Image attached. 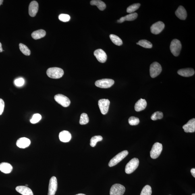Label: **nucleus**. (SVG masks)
Listing matches in <instances>:
<instances>
[{"instance_id": "1", "label": "nucleus", "mask_w": 195, "mask_h": 195, "mask_svg": "<svg viewBox=\"0 0 195 195\" xmlns=\"http://www.w3.org/2000/svg\"><path fill=\"white\" fill-rule=\"evenodd\" d=\"M48 77L54 79H58L63 76L64 71L62 69L57 67L50 68L46 72Z\"/></svg>"}, {"instance_id": "2", "label": "nucleus", "mask_w": 195, "mask_h": 195, "mask_svg": "<svg viewBox=\"0 0 195 195\" xmlns=\"http://www.w3.org/2000/svg\"><path fill=\"white\" fill-rule=\"evenodd\" d=\"M182 45L180 41L177 39H174L171 42L170 49L172 53L175 57H177L180 54Z\"/></svg>"}, {"instance_id": "3", "label": "nucleus", "mask_w": 195, "mask_h": 195, "mask_svg": "<svg viewBox=\"0 0 195 195\" xmlns=\"http://www.w3.org/2000/svg\"><path fill=\"white\" fill-rule=\"evenodd\" d=\"M128 151L127 150L123 151L120 152L110 160L109 163V166L110 167H113L117 165L118 163L126 157L128 155Z\"/></svg>"}, {"instance_id": "4", "label": "nucleus", "mask_w": 195, "mask_h": 195, "mask_svg": "<svg viewBox=\"0 0 195 195\" xmlns=\"http://www.w3.org/2000/svg\"><path fill=\"white\" fill-rule=\"evenodd\" d=\"M139 164L138 159L137 158H133L127 164L125 168V172L128 174L133 173L138 168Z\"/></svg>"}, {"instance_id": "5", "label": "nucleus", "mask_w": 195, "mask_h": 195, "mask_svg": "<svg viewBox=\"0 0 195 195\" xmlns=\"http://www.w3.org/2000/svg\"><path fill=\"white\" fill-rule=\"evenodd\" d=\"M162 150V145L159 142L155 143L152 146L151 150L150 152L151 157L152 159H156L161 155Z\"/></svg>"}, {"instance_id": "6", "label": "nucleus", "mask_w": 195, "mask_h": 195, "mask_svg": "<svg viewBox=\"0 0 195 195\" xmlns=\"http://www.w3.org/2000/svg\"><path fill=\"white\" fill-rule=\"evenodd\" d=\"M162 71L161 65L157 62H154L150 65V73L152 78H155L158 76L161 73Z\"/></svg>"}, {"instance_id": "7", "label": "nucleus", "mask_w": 195, "mask_h": 195, "mask_svg": "<svg viewBox=\"0 0 195 195\" xmlns=\"http://www.w3.org/2000/svg\"><path fill=\"white\" fill-rule=\"evenodd\" d=\"M115 82L111 79H103L96 81L95 82L96 86L101 88H110L114 84Z\"/></svg>"}, {"instance_id": "8", "label": "nucleus", "mask_w": 195, "mask_h": 195, "mask_svg": "<svg viewBox=\"0 0 195 195\" xmlns=\"http://www.w3.org/2000/svg\"><path fill=\"white\" fill-rule=\"evenodd\" d=\"M125 190V187L120 184H114L110 190V195H123Z\"/></svg>"}, {"instance_id": "9", "label": "nucleus", "mask_w": 195, "mask_h": 195, "mask_svg": "<svg viewBox=\"0 0 195 195\" xmlns=\"http://www.w3.org/2000/svg\"><path fill=\"white\" fill-rule=\"evenodd\" d=\"M55 101L64 107H68L70 105L71 101L67 96L61 94H58L54 96Z\"/></svg>"}, {"instance_id": "10", "label": "nucleus", "mask_w": 195, "mask_h": 195, "mask_svg": "<svg viewBox=\"0 0 195 195\" xmlns=\"http://www.w3.org/2000/svg\"><path fill=\"white\" fill-rule=\"evenodd\" d=\"M110 101L108 99H101L98 101V106L101 113L106 115L109 111Z\"/></svg>"}, {"instance_id": "11", "label": "nucleus", "mask_w": 195, "mask_h": 195, "mask_svg": "<svg viewBox=\"0 0 195 195\" xmlns=\"http://www.w3.org/2000/svg\"><path fill=\"white\" fill-rule=\"evenodd\" d=\"M57 188V178L53 176L50 179L49 181V190L48 195H55Z\"/></svg>"}, {"instance_id": "12", "label": "nucleus", "mask_w": 195, "mask_h": 195, "mask_svg": "<svg viewBox=\"0 0 195 195\" xmlns=\"http://www.w3.org/2000/svg\"><path fill=\"white\" fill-rule=\"evenodd\" d=\"M165 27L164 23L159 21L152 25L150 28L151 32L152 34H158L161 33Z\"/></svg>"}, {"instance_id": "13", "label": "nucleus", "mask_w": 195, "mask_h": 195, "mask_svg": "<svg viewBox=\"0 0 195 195\" xmlns=\"http://www.w3.org/2000/svg\"><path fill=\"white\" fill-rule=\"evenodd\" d=\"M94 55L97 60L100 63H105L107 60V54L102 49H99L96 50L94 52Z\"/></svg>"}, {"instance_id": "14", "label": "nucleus", "mask_w": 195, "mask_h": 195, "mask_svg": "<svg viewBox=\"0 0 195 195\" xmlns=\"http://www.w3.org/2000/svg\"><path fill=\"white\" fill-rule=\"evenodd\" d=\"M39 5L37 2L33 1L29 7V13L30 16L34 17L38 12Z\"/></svg>"}, {"instance_id": "15", "label": "nucleus", "mask_w": 195, "mask_h": 195, "mask_svg": "<svg viewBox=\"0 0 195 195\" xmlns=\"http://www.w3.org/2000/svg\"><path fill=\"white\" fill-rule=\"evenodd\" d=\"M183 128L186 133H193L195 131V119L190 120L186 124L183 126Z\"/></svg>"}, {"instance_id": "16", "label": "nucleus", "mask_w": 195, "mask_h": 195, "mask_svg": "<svg viewBox=\"0 0 195 195\" xmlns=\"http://www.w3.org/2000/svg\"><path fill=\"white\" fill-rule=\"evenodd\" d=\"M31 144L30 141L29 139L26 138H21L17 140L16 145L19 148H24L28 147Z\"/></svg>"}, {"instance_id": "17", "label": "nucleus", "mask_w": 195, "mask_h": 195, "mask_svg": "<svg viewBox=\"0 0 195 195\" xmlns=\"http://www.w3.org/2000/svg\"><path fill=\"white\" fill-rule=\"evenodd\" d=\"M177 73L181 76L189 77L193 76L194 74L195 71L192 68H186L179 69L177 71Z\"/></svg>"}, {"instance_id": "18", "label": "nucleus", "mask_w": 195, "mask_h": 195, "mask_svg": "<svg viewBox=\"0 0 195 195\" xmlns=\"http://www.w3.org/2000/svg\"><path fill=\"white\" fill-rule=\"evenodd\" d=\"M175 14L177 17L181 20H185L187 16L186 11L182 6H179L176 11Z\"/></svg>"}, {"instance_id": "19", "label": "nucleus", "mask_w": 195, "mask_h": 195, "mask_svg": "<svg viewBox=\"0 0 195 195\" xmlns=\"http://www.w3.org/2000/svg\"><path fill=\"white\" fill-rule=\"evenodd\" d=\"M147 103L145 99H140L136 102L134 106L135 111L140 112L145 109Z\"/></svg>"}, {"instance_id": "20", "label": "nucleus", "mask_w": 195, "mask_h": 195, "mask_svg": "<svg viewBox=\"0 0 195 195\" xmlns=\"http://www.w3.org/2000/svg\"><path fill=\"white\" fill-rule=\"evenodd\" d=\"M17 192L23 195H33V192L28 187L24 186H19L16 187Z\"/></svg>"}, {"instance_id": "21", "label": "nucleus", "mask_w": 195, "mask_h": 195, "mask_svg": "<svg viewBox=\"0 0 195 195\" xmlns=\"http://www.w3.org/2000/svg\"><path fill=\"white\" fill-rule=\"evenodd\" d=\"M72 136L68 131H62L59 134V139L61 141L63 142H68L71 140Z\"/></svg>"}, {"instance_id": "22", "label": "nucleus", "mask_w": 195, "mask_h": 195, "mask_svg": "<svg viewBox=\"0 0 195 195\" xmlns=\"http://www.w3.org/2000/svg\"><path fill=\"white\" fill-rule=\"evenodd\" d=\"M13 167L10 164L3 162L0 164V171L5 173H9L12 171Z\"/></svg>"}, {"instance_id": "23", "label": "nucleus", "mask_w": 195, "mask_h": 195, "mask_svg": "<svg viewBox=\"0 0 195 195\" xmlns=\"http://www.w3.org/2000/svg\"><path fill=\"white\" fill-rule=\"evenodd\" d=\"M46 35V32L45 30H40L35 31L32 33L31 36L33 38L34 40L40 39L45 37Z\"/></svg>"}, {"instance_id": "24", "label": "nucleus", "mask_w": 195, "mask_h": 195, "mask_svg": "<svg viewBox=\"0 0 195 195\" xmlns=\"http://www.w3.org/2000/svg\"><path fill=\"white\" fill-rule=\"evenodd\" d=\"M90 4L92 5L96 6L100 11L105 10L106 7L105 3L99 0H93L90 2Z\"/></svg>"}, {"instance_id": "25", "label": "nucleus", "mask_w": 195, "mask_h": 195, "mask_svg": "<svg viewBox=\"0 0 195 195\" xmlns=\"http://www.w3.org/2000/svg\"><path fill=\"white\" fill-rule=\"evenodd\" d=\"M110 37L112 42L115 45L119 46L122 45V40L118 36L114 34H111L110 35Z\"/></svg>"}, {"instance_id": "26", "label": "nucleus", "mask_w": 195, "mask_h": 195, "mask_svg": "<svg viewBox=\"0 0 195 195\" xmlns=\"http://www.w3.org/2000/svg\"><path fill=\"white\" fill-rule=\"evenodd\" d=\"M138 43V45L147 49H151L152 47V44L148 40H141Z\"/></svg>"}, {"instance_id": "27", "label": "nucleus", "mask_w": 195, "mask_h": 195, "mask_svg": "<svg viewBox=\"0 0 195 195\" xmlns=\"http://www.w3.org/2000/svg\"><path fill=\"white\" fill-rule=\"evenodd\" d=\"M102 140H103V138L101 136H94L91 139L90 145L92 147H94L96 146V143Z\"/></svg>"}, {"instance_id": "28", "label": "nucleus", "mask_w": 195, "mask_h": 195, "mask_svg": "<svg viewBox=\"0 0 195 195\" xmlns=\"http://www.w3.org/2000/svg\"><path fill=\"white\" fill-rule=\"evenodd\" d=\"M19 48L21 52L26 56L30 55L31 53L30 50L27 46L23 44H19Z\"/></svg>"}, {"instance_id": "29", "label": "nucleus", "mask_w": 195, "mask_h": 195, "mask_svg": "<svg viewBox=\"0 0 195 195\" xmlns=\"http://www.w3.org/2000/svg\"><path fill=\"white\" fill-rule=\"evenodd\" d=\"M140 5H141L140 3H136L129 6V7L127 8V12L131 13L134 12L138 10L139 8Z\"/></svg>"}, {"instance_id": "30", "label": "nucleus", "mask_w": 195, "mask_h": 195, "mask_svg": "<svg viewBox=\"0 0 195 195\" xmlns=\"http://www.w3.org/2000/svg\"><path fill=\"white\" fill-rule=\"evenodd\" d=\"M89 118L86 113H82L81 115L79 123L81 125H85L89 122Z\"/></svg>"}, {"instance_id": "31", "label": "nucleus", "mask_w": 195, "mask_h": 195, "mask_svg": "<svg viewBox=\"0 0 195 195\" xmlns=\"http://www.w3.org/2000/svg\"><path fill=\"white\" fill-rule=\"evenodd\" d=\"M152 189L149 185H146L143 188L140 195H151Z\"/></svg>"}, {"instance_id": "32", "label": "nucleus", "mask_w": 195, "mask_h": 195, "mask_svg": "<svg viewBox=\"0 0 195 195\" xmlns=\"http://www.w3.org/2000/svg\"><path fill=\"white\" fill-rule=\"evenodd\" d=\"M163 113L161 112L157 111L151 115V118L152 120H156L158 119H161L163 117Z\"/></svg>"}, {"instance_id": "33", "label": "nucleus", "mask_w": 195, "mask_h": 195, "mask_svg": "<svg viewBox=\"0 0 195 195\" xmlns=\"http://www.w3.org/2000/svg\"><path fill=\"white\" fill-rule=\"evenodd\" d=\"M138 16V13H130L129 15H126L124 17L125 21H131L136 19Z\"/></svg>"}, {"instance_id": "34", "label": "nucleus", "mask_w": 195, "mask_h": 195, "mask_svg": "<svg viewBox=\"0 0 195 195\" xmlns=\"http://www.w3.org/2000/svg\"><path fill=\"white\" fill-rule=\"evenodd\" d=\"M129 124L131 125H138L140 123V120L138 117H131L128 119Z\"/></svg>"}, {"instance_id": "35", "label": "nucleus", "mask_w": 195, "mask_h": 195, "mask_svg": "<svg viewBox=\"0 0 195 195\" xmlns=\"http://www.w3.org/2000/svg\"><path fill=\"white\" fill-rule=\"evenodd\" d=\"M41 119V116L40 114H35L30 120V122L32 124H36L39 122Z\"/></svg>"}, {"instance_id": "36", "label": "nucleus", "mask_w": 195, "mask_h": 195, "mask_svg": "<svg viewBox=\"0 0 195 195\" xmlns=\"http://www.w3.org/2000/svg\"><path fill=\"white\" fill-rule=\"evenodd\" d=\"M59 19L61 22H66L70 20V16L67 14H61L59 15Z\"/></svg>"}, {"instance_id": "37", "label": "nucleus", "mask_w": 195, "mask_h": 195, "mask_svg": "<svg viewBox=\"0 0 195 195\" xmlns=\"http://www.w3.org/2000/svg\"><path fill=\"white\" fill-rule=\"evenodd\" d=\"M24 79L22 78H20L16 79L15 81V84L17 86H21L24 84Z\"/></svg>"}, {"instance_id": "38", "label": "nucleus", "mask_w": 195, "mask_h": 195, "mask_svg": "<svg viewBox=\"0 0 195 195\" xmlns=\"http://www.w3.org/2000/svg\"><path fill=\"white\" fill-rule=\"evenodd\" d=\"M5 107V102L2 99L0 98V115L2 114Z\"/></svg>"}, {"instance_id": "39", "label": "nucleus", "mask_w": 195, "mask_h": 195, "mask_svg": "<svg viewBox=\"0 0 195 195\" xmlns=\"http://www.w3.org/2000/svg\"><path fill=\"white\" fill-rule=\"evenodd\" d=\"M191 173H192V175L193 176L194 178L195 177V168H193L191 169Z\"/></svg>"}, {"instance_id": "40", "label": "nucleus", "mask_w": 195, "mask_h": 195, "mask_svg": "<svg viewBox=\"0 0 195 195\" xmlns=\"http://www.w3.org/2000/svg\"><path fill=\"white\" fill-rule=\"evenodd\" d=\"M3 51V49L2 48V44L0 42V53H1V52H2Z\"/></svg>"}, {"instance_id": "41", "label": "nucleus", "mask_w": 195, "mask_h": 195, "mask_svg": "<svg viewBox=\"0 0 195 195\" xmlns=\"http://www.w3.org/2000/svg\"><path fill=\"white\" fill-rule=\"evenodd\" d=\"M3 1V0H0V5L2 4Z\"/></svg>"}, {"instance_id": "42", "label": "nucleus", "mask_w": 195, "mask_h": 195, "mask_svg": "<svg viewBox=\"0 0 195 195\" xmlns=\"http://www.w3.org/2000/svg\"><path fill=\"white\" fill-rule=\"evenodd\" d=\"M75 195H86L84 194L80 193V194H78Z\"/></svg>"}, {"instance_id": "43", "label": "nucleus", "mask_w": 195, "mask_h": 195, "mask_svg": "<svg viewBox=\"0 0 195 195\" xmlns=\"http://www.w3.org/2000/svg\"><path fill=\"white\" fill-rule=\"evenodd\" d=\"M192 195H195V193L193 194Z\"/></svg>"}, {"instance_id": "44", "label": "nucleus", "mask_w": 195, "mask_h": 195, "mask_svg": "<svg viewBox=\"0 0 195 195\" xmlns=\"http://www.w3.org/2000/svg\"><path fill=\"white\" fill-rule=\"evenodd\" d=\"M27 186H28V185H26V186L27 187Z\"/></svg>"}, {"instance_id": "45", "label": "nucleus", "mask_w": 195, "mask_h": 195, "mask_svg": "<svg viewBox=\"0 0 195 195\" xmlns=\"http://www.w3.org/2000/svg\"><path fill=\"white\" fill-rule=\"evenodd\" d=\"M137 45H138V43H137Z\"/></svg>"}]
</instances>
